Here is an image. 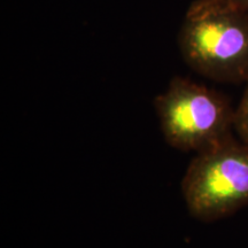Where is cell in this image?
<instances>
[{
	"label": "cell",
	"instance_id": "1",
	"mask_svg": "<svg viewBox=\"0 0 248 248\" xmlns=\"http://www.w3.org/2000/svg\"><path fill=\"white\" fill-rule=\"evenodd\" d=\"M185 63L212 80L248 82V11L229 0H194L178 33Z\"/></svg>",
	"mask_w": 248,
	"mask_h": 248
},
{
	"label": "cell",
	"instance_id": "5",
	"mask_svg": "<svg viewBox=\"0 0 248 248\" xmlns=\"http://www.w3.org/2000/svg\"><path fill=\"white\" fill-rule=\"evenodd\" d=\"M229 1L235 6H238V7L248 11V0H229Z\"/></svg>",
	"mask_w": 248,
	"mask_h": 248
},
{
	"label": "cell",
	"instance_id": "3",
	"mask_svg": "<svg viewBox=\"0 0 248 248\" xmlns=\"http://www.w3.org/2000/svg\"><path fill=\"white\" fill-rule=\"evenodd\" d=\"M188 213L202 222L230 216L248 204V145L229 138L198 153L182 179Z\"/></svg>",
	"mask_w": 248,
	"mask_h": 248
},
{
	"label": "cell",
	"instance_id": "2",
	"mask_svg": "<svg viewBox=\"0 0 248 248\" xmlns=\"http://www.w3.org/2000/svg\"><path fill=\"white\" fill-rule=\"evenodd\" d=\"M167 144L182 152L201 153L231 138L234 110L224 95L193 80L173 77L154 99Z\"/></svg>",
	"mask_w": 248,
	"mask_h": 248
},
{
	"label": "cell",
	"instance_id": "4",
	"mask_svg": "<svg viewBox=\"0 0 248 248\" xmlns=\"http://www.w3.org/2000/svg\"><path fill=\"white\" fill-rule=\"evenodd\" d=\"M233 129L239 136L240 140L248 145V82L243 98L234 110Z\"/></svg>",
	"mask_w": 248,
	"mask_h": 248
}]
</instances>
